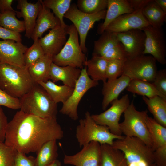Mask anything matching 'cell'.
<instances>
[{
	"instance_id": "5b68a950",
	"label": "cell",
	"mask_w": 166,
	"mask_h": 166,
	"mask_svg": "<svg viewBox=\"0 0 166 166\" xmlns=\"http://www.w3.org/2000/svg\"><path fill=\"white\" fill-rule=\"evenodd\" d=\"M124 136L114 135L107 126L97 124L88 111L84 119L80 120L76 128V137L80 147L91 141L111 146L114 140L122 139Z\"/></svg>"
},
{
	"instance_id": "d4e9b609",
	"label": "cell",
	"mask_w": 166,
	"mask_h": 166,
	"mask_svg": "<svg viewBox=\"0 0 166 166\" xmlns=\"http://www.w3.org/2000/svg\"><path fill=\"white\" fill-rule=\"evenodd\" d=\"M100 166H127L123 153L107 144H101Z\"/></svg>"
},
{
	"instance_id": "484cf974",
	"label": "cell",
	"mask_w": 166,
	"mask_h": 166,
	"mask_svg": "<svg viewBox=\"0 0 166 166\" xmlns=\"http://www.w3.org/2000/svg\"><path fill=\"white\" fill-rule=\"evenodd\" d=\"M46 91L53 101L56 104L66 101L71 95L74 88L67 86L58 85L50 80L38 83Z\"/></svg>"
},
{
	"instance_id": "f546056e",
	"label": "cell",
	"mask_w": 166,
	"mask_h": 166,
	"mask_svg": "<svg viewBox=\"0 0 166 166\" xmlns=\"http://www.w3.org/2000/svg\"><path fill=\"white\" fill-rule=\"evenodd\" d=\"M144 16L151 25L161 28L166 20V13L160 7L155 0H152L143 9Z\"/></svg>"
},
{
	"instance_id": "9a60e30c",
	"label": "cell",
	"mask_w": 166,
	"mask_h": 166,
	"mask_svg": "<svg viewBox=\"0 0 166 166\" xmlns=\"http://www.w3.org/2000/svg\"><path fill=\"white\" fill-rule=\"evenodd\" d=\"M117 34L118 40L124 46L127 59L143 54L146 35L142 30L133 29Z\"/></svg>"
},
{
	"instance_id": "3957f363",
	"label": "cell",
	"mask_w": 166,
	"mask_h": 166,
	"mask_svg": "<svg viewBox=\"0 0 166 166\" xmlns=\"http://www.w3.org/2000/svg\"><path fill=\"white\" fill-rule=\"evenodd\" d=\"M19 99L20 110L24 113L43 118H57V104L38 83Z\"/></svg>"
},
{
	"instance_id": "8fae6325",
	"label": "cell",
	"mask_w": 166,
	"mask_h": 166,
	"mask_svg": "<svg viewBox=\"0 0 166 166\" xmlns=\"http://www.w3.org/2000/svg\"><path fill=\"white\" fill-rule=\"evenodd\" d=\"M110 104L111 106L107 110L99 114L92 115L91 117L97 124L107 126L113 134L122 136L119 121L121 115L130 104L128 95L125 94Z\"/></svg>"
},
{
	"instance_id": "44dd1931",
	"label": "cell",
	"mask_w": 166,
	"mask_h": 166,
	"mask_svg": "<svg viewBox=\"0 0 166 166\" xmlns=\"http://www.w3.org/2000/svg\"><path fill=\"white\" fill-rule=\"evenodd\" d=\"M81 72L80 69L71 66H60L53 62L49 70V80L54 83L61 81L64 85L74 88Z\"/></svg>"
},
{
	"instance_id": "f907efd6",
	"label": "cell",
	"mask_w": 166,
	"mask_h": 166,
	"mask_svg": "<svg viewBox=\"0 0 166 166\" xmlns=\"http://www.w3.org/2000/svg\"><path fill=\"white\" fill-rule=\"evenodd\" d=\"M1 64V62H0V67Z\"/></svg>"
},
{
	"instance_id": "d6986e66",
	"label": "cell",
	"mask_w": 166,
	"mask_h": 166,
	"mask_svg": "<svg viewBox=\"0 0 166 166\" xmlns=\"http://www.w3.org/2000/svg\"><path fill=\"white\" fill-rule=\"evenodd\" d=\"M130 80L128 77L122 75L115 80L107 81L103 83L102 90L103 110H105L112 101L118 99L120 94L126 88Z\"/></svg>"
},
{
	"instance_id": "db71d44e",
	"label": "cell",
	"mask_w": 166,
	"mask_h": 166,
	"mask_svg": "<svg viewBox=\"0 0 166 166\" xmlns=\"http://www.w3.org/2000/svg\"><path fill=\"white\" fill-rule=\"evenodd\" d=\"M156 166H157V165H156Z\"/></svg>"
},
{
	"instance_id": "7a4b0ae2",
	"label": "cell",
	"mask_w": 166,
	"mask_h": 166,
	"mask_svg": "<svg viewBox=\"0 0 166 166\" xmlns=\"http://www.w3.org/2000/svg\"><path fill=\"white\" fill-rule=\"evenodd\" d=\"M35 83L25 67L1 64L0 88L10 96L19 99L27 93Z\"/></svg>"
},
{
	"instance_id": "9c48e42d",
	"label": "cell",
	"mask_w": 166,
	"mask_h": 166,
	"mask_svg": "<svg viewBox=\"0 0 166 166\" xmlns=\"http://www.w3.org/2000/svg\"><path fill=\"white\" fill-rule=\"evenodd\" d=\"M156 61L150 55L142 54L127 59L122 75L132 79H139L150 83L153 81L157 71Z\"/></svg>"
},
{
	"instance_id": "30bf717a",
	"label": "cell",
	"mask_w": 166,
	"mask_h": 166,
	"mask_svg": "<svg viewBox=\"0 0 166 166\" xmlns=\"http://www.w3.org/2000/svg\"><path fill=\"white\" fill-rule=\"evenodd\" d=\"M98 85V81L92 79L87 74L86 66L82 69L73 93L67 101L63 104L60 110V113L73 120H77L79 118L77 108L81 98L89 90Z\"/></svg>"
},
{
	"instance_id": "bcb514c9",
	"label": "cell",
	"mask_w": 166,
	"mask_h": 166,
	"mask_svg": "<svg viewBox=\"0 0 166 166\" xmlns=\"http://www.w3.org/2000/svg\"><path fill=\"white\" fill-rule=\"evenodd\" d=\"M13 0H0V12L2 13L9 11H15L12 7Z\"/></svg>"
},
{
	"instance_id": "277c9868",
	"label": "cell",
	"mask_w": 166,
	"mask_h": 166,
	"mask_svg": "<svg viewBox=\"0 0 166 166\" xmlns=\"http://www.w3.org/2000/svg\"><path fill=\"white\" fill-rule=\"evenodd\" d=\"M111 146L123 153L127 166H154L153 151L143 141L135 137L124 136L114 141Z\"/></svg>"
},
{
	"instance_id": "cb8c5ba5",
	"label": "cell",
	"mask_w": 166,
	"mask_h": 166,
	"mask_svg": "<svg viewBox=\"0 0 166 166\" xmlns=\"http://www.w3.org/2000/svg\"><path fill=\"white\" fill-rule=\"evenodd\" d=\"M52 62V57L45 55L28 68L29 73L35 83L49 80V72Z\"/></svg>"
},
{
	"instance_id": "681fc988",
	"label": "cell",
	"mask_w": 166,
	"mask_h": 166,
	"mask_svg": "<svg viewBox=\"0 0 166 166\" xmlns=\"http://www.w3.org/2000/svg\"><path fill=\"white\" fill-rule=\"evenodd\" d=\"M48 166H61V163L59 160L57 159Z\"/></svg>"
},
{
	"instance_id": "60d3db41",
	"label": "cell",
	"mask_w": 166,
	"mask_h": 166,
	"mask_svg": "<svg viewBox=\"0 0 166 166\" xmlns=\"http://www.w3.org/2000/svg\"><path fill=\"white\" fill-rule=\"evenodd\" d=\"M102 57L108 60L127 59L124 48L121 43L108 51Z\"/></svg>"
},
{
	"instance_id": "4dcf8cb0",
	"label": "cell",
	"mask_w": 166,
	"mask_h": 166,
	"mask_svg": "<svg viewBox=\"0 0 166 166\" xmlns=\"http://www.w3.org/2000/svg\"><path fill=\"white\" fill-rule=\"evenodd\" d=\"M126 89L130 92L148 98L158 96L166 100V97L159 93L152 83L147 81L139 79L131 80Z\"/></svg>"
},
{
	"instance_id": "8992f818",
	"label": "cell",
	"mask_w": 166,
	"mask_h": 166,
	"mask_svg": "<svg viewBox=\"0 0 166 166\" xmlns=\"http://www.w3.org/2000/svg\"><path fill=\"white\" fill-rule=\"evenodd\" d=\"M124 113V120L119 124L122 133L126 136L138 138L154 151L153 143L146 123L147 110H137L132 101Z\"/></svg>"
},
{
	"instance_id": "ffe728a7",
	"label": "cell",
	"mask_w": 166,
	"mask_h": 166,
	"mask_svg": "<svg viewBox=\"0 0 166 166\" xmlns=\"http://www.w3.org/2000/svg\"><path fill=\"white\" fill-rule=\"evenodd\" d=\"M107 10L105 20L98 26L97 32L101 34L107 26L115 19L134 11L128 0H108Z\"/></svg>"
},
{
	"instance_id": "e575fe53",
	"label": "cell",
	"mask_w": 166,
	"mask_h": 166,
	"mask_svg": "<svg viewBox=\"0 0 166 166\" xmlns=\"http://www.w3.org/2000/svg\"><path fill=\"white\" fill-rule=\"evenodd\" d=\"M108 0H78L77 4L78 9L88 14H93L106 10Z\"/></svg>"
},
{
	"instance_id": "74e56055",
	"label": "cell",
	"mask_w": 166,
	"mask_h": 166,
	"mask_svg": "<svg viewBox=\"0 0 166 166\" xmlns=\"http://www.w3.org/2000/svg\"><path fill=\"white\" fill-rule=\"evenodd\" d=\"M18 151L0 141V166H14Z\"/></svg>"
},
{
	"instance_id": "7dc6e473",
	"label": "cell",
	"mask_w": 166,
	"mask_h": 166,
	"mask_svg": "<svg viewBox=\"0 0 166 166\" xmlns=\"http://www.w3.org/2000/svg\"><path fill=\"white\" fill-rule=\"evenodd\" d=\"M135 10L143 8L152 0H128Z\"/></svg>"
},
{
	"instance_id": "4fadbf2b",
	"label": "cell",
	"mask_w": 166,
	"mask_h": 166,
	"mask_svg": "<svg viewBox=\"0 0 166 166\" xmlns=\"http://www.w3.org/2000/svg\"><path fill=\"white\" fill-rule=\"evenodd\" d=\"M82 147L81 150L75 154H65L64 163L75 166H100L101 144L97 142L91 141Z\"/></svg>"
},
{
	"instance_id": "1f68e13d",
	"label": "cell",
	"mask_w": 166,
	"mask_h": 166,
	"mask_svg": "<svg viewBox=\"0 0 166 166\" xmlns=\"http://www.w3.org/2000/svg\"><path fill=\"white\" fill-rule=\"evenodd\" d=\"M146 123L153 143L154 151L166 144V127L148 115L146 117Z\"/></svg>"
},
{
	"instance_id": "83f0119b",
	"label": "cell",
	"mask_w": 166,
	"mask_h": 166,
	"mask_svg": "<svg viewBox=\"0 0 166 166\" xmlns=\"http://www.w3.org/2000/svg\"><path fill=\"white\" fill-rule=\"evenodd\" d=\"M57 140L45 143L36 153L35 166H48L57 159L58 156Z\"/></svg>"
},
{
	"instance_id": "52a82bcc",
	"label": "cell",
	"mask_w": 166,
	"mask_h": 166,
	"mask_svg": "<svg viewBox=\"0 0 166 166\" xmlns=\"http://www.w3.org/2000/svg\"><path fill=\"white\" fill-rule=\"evenodd\" d=\"M67 31L69 38L60 52L52 57L53 62L60 66L82 69L87 59L81 47L78 33L73 24L68 25Z\"/></svg>"
},
{
	"instance_id": "ba28073f",
	"label": "cell",
	"mask_w": 166,
	"mask_h": 166,
	"mask_svg": "<svg viewBox=\"0 0 166 166\" xmlns=\"http://www.w3.org/2000/svg\"><path fill=\"white\" fill-rule=\"evenodd\" d=\"M106 12L105 10L93 14L85 13L79 10L77 4L73 3L65 13L64 17L73 22L77 31L80 45L84 53L87 51L85 42L89 30L93 27L96 22L105 19Z\"/></svg>"
},
{
	"instance_id": "f1b7e54d",
	"label": "cell",
	"mask_w": 166,
	"mask_h": 166,
	"mask_svg": "<svg viewBox=\"0 0 166 166\" xmlns=\"http://www.w3.org/2000/svg\"><path fill=\"white\" fill-rule=\"evenodd\" d=\"M101 35L94 42L93 53L102 57L108 51L121 43L116 33L105 30Z\"/></svg>"
},
{
	"instance_id": "d6a6232c",
	"label": "cell",
	"mask_w": 166,
	"mask_h": 166,
	"mask_svg": "<svg viewBox=\"0 0 166 166\" xmlns=\"http://www.w3.org/2000/svg\"><path fill=\"white\" fill-rule=\"evenodd\" d=\"M43 3L45 7L51 10L55 16L59 20L61 26L66 27L67 25L64 22L65 13L71 5V0H44Z\"/></svg>"
},
{
	"instance_id": "7c38bea8",
	"label": "cell",
	"mask_w": 166,
	"mask_h": 166,
	"mask_svg": "<svg viewBox=\"0 0 166 166\" xmlns=\"http://www.w3.org/2000/svg\"><path fill=\"white\" fill-rule=\"evenodd\" d=\"M145 34L146 39L143 54H149L162 65L166 63V44L162 27L149 26L142 29Z\"/></svg>"
},
{
	"instance_id": "b9f144b4",
	"label": "cell",
	"mask_w": 166,
	"mask_h": 166,
	"mask_svg": "<svg viewBox=\"0 0 166 166\" xmlns=\"http://www.w3.org/2000/svg\"><path fill=\"white\" fill-rule=\"evenodd\" d=\"M35 158L18 152L14 166H35Z\"/></svg>"
},
{
	"instance_id": "e0dca14e",
	"label": "cell",
	"mask_w": 166,
	"mask_h": 166,
	"mask_svg": "<svg viewBox=\"0 0 166 166\" xmlns=\"http://www.w3.org/2000/svg\"><path fill=\"white\" fill-rule=\"evenodd\" d=\"M28 48L22 42L11 40L0 41V62L1 64L25 67L24 57Z\"/></svg>"
},
{
	"instance_id": "836d02e7",
	"label": "cell",
	"mask_w": 166,
	"mask_h": 166,
	"mask_svg": "<svg viewBox=\"0 0 166 166\" xmlns=\"http://www.w3.org/2000/svg\"><path fill=\"white\" fill-rule=\"evenodd\" d=\"M15 10L9 11L0 14V25L12 31L20 33L25 31L23 20H20L16 17Z\"/></svg>"
},
{
	"instance_id": "4316f807",
	"label": "cell",
	"mask_w": 166,
	"mask_h": 166,
	"mask_svg": "<svg viewBox=\"0 0 166 166\" xmlns=\"http://www.w3.org/2000/svg\"><path fill=\"white\" fill-rule=\"evenodd\" d=\"M142 99L153 118L166 127V100L158 96L151 98L143 96Z\"/></svg>"
},
{
	"instance_id": "f35d334b",
	"label": "cell",
	"mask_w": 166,
	"mask_h": 166,
	"mask_svg": "<svg viewBox=\"0 0 166 166\" xmlns=\"http://www.w3.org/2000/svg\"><path fill=\"white\" fill-rule=\"evenodd\" d=\"M156 89L166 97V69L157 70L153 81L152 83Z\"/></svg>"
},
{
	"instance_id": "ac0fdd59",
	"label": "cell",
	"mask_w": 166,
	"mask_h": 166,
	"mask_svg": "<svg viewBox=\"0 0 166 166\" xmlns=\"http://www.w3.org/2000/svg\"><path fill=\"white\" fill-rule=\"evenodd\" d=\"M17 8L20 11H15L18 18H23L25 27V36L31 38L32 34L38 14L42 6V0L35 3L28 2L27 0H18Z\"/></svg>"
},
{
	"instance_id": "c3c4849f",
	"label": "cell",
	"mask_w": 166,
	"mask_h": 166,
	"mask_svg": "<svg viewBox=\"0 0 166 166\" xmlns=\"http://www.w3.org/2000/svg\"><path fill=\"white\" fill-rule=\"evenodd\" d=\"M155 1L160 7L166 13V0H155Z\"/></svg>"
},
{
	"instance_id": "603a6c76",
	"label": "cell",
	"mask_w": 166,
	"mask_h": 166,
	"mask_svg": "<svg viewBox=\"0 0 166 166\" xmlns=\"http://www.w3.org/2000/svg\"><path fill=\"white\" fill-rule=\"evenodd\" d=\"M108 61L102 57L92 53L91 59L87 60L85 63L88 75L94 81H101L103 83L106 82V70Z\"/></svg>"
},
{
	"instance_id": "7402d4cb",
	"label": "cell",
	"mask_w": 166,
	"mask_h": 166,
	"mask_svg": "<svg viewBox=\"0 0 166 166\" xmlns=\"http://www.w3.org/2000/svg\"><path fill=\"white\" fill-rule=\"evenodd\" d=\"M42 6L31 37L34 41L41 38L43 33L48 29H51L61 23L50 10L45 6L42 0Z\"/></svg>"
},
{
	"instance_id": "f5cc1de1",
	"label": "cell",
	"mask_w": 166,
	"mask_h": 166,
	"mask_svg": "<svg viewBox=\"0 0 166 166\" xmlns=\"http://www.w3.org/2000/svg\"><path fill=\"white\" fill-rule=\"evenodd\" d=\"M1 14V13H0V14Z\"/></svg>"
},
{
	"instance_id": "8d00e7d4",
	"label": "cell",
	"mask_w": 166,
	"mask_h": 166,
	"mask_svg": "<svg viewBox=\"0 0 166 166\" xmlns=\"http://www.w3.org/2000/svg\"><path fill=\"white\" fill-rule=\"evenodd\" d=\"M125 61L118 59L108 60L106 70L107 81L115 80L122 75Z\"/></svg>"
},
{
	"instance_id": "5bb4252c",
	"label": "cell",
	"mask_w": 166,
	"mask_h": 166,
	"mask_svg": "<svg viewBox=\"0 0 166 166\" xmlns=\"http://www.w3.org/2000/svg\"><path fill=\"white\" fill-rule=\"evenodd\" d=\"M143 8L120 16L112 21L105 30L117 33L133 29L142 30L151 26L142 14Z\"/></svg>"
},
{
	"instance_id": "ee69618b",
	"label": "cell",
	"mask_w": 166,
	"mask_h": 166,
	"mask_svg": "<svg viewBox=\"0 0 166 166\" xmlns=\"http://www.w3.org/2000/svg\"><path fill=\"white\" fill-rule=\"evenodd\" d=\"M0 38L4 40H11L17 42H22L21 35L0 25Z\"/></svg>"
},
{
	"instance_id": "6da1fadb",
	"label": "cell",
	"mask_w": 166,
	"mask_h": 166,
	"mask_svg": "<svg viewBox=\"0 0 166 166\" xmlns=\"http://www.w3.org/2000/svg\"><path fill=\"white\" fill-rule=\"evenodd\" d=\"M63 136L57 118H43L20 110L8 122L4 142L26 154L37 153L46 142Z\"/></svg>"
},
{
	"instance_id": "f6af8a7d",
	"label": "cell",
	"mask_w": 166,
	"mask_h": 166,
	"mask_svg": "<svg viewBox=\"0 0 166 166\" xmlns=\"http://www.w3.org/2000/svg\"><path fill=\"white\" fill-rule=\"evenodd\" d=\"M8 122L4 111L0 106V141L4 142Z\"/></svg>"
},
{
	"instance_id": "7bdbcfd3",
	"label": "cell",
	"mask_w": 166,
	"mask_h": 166,
	"mask_svg": "<svg viewBox=\"0 0 166 166\" xmlns=\"http://www.w3.org/2000/svg\"><path fill=\"white\" fill-rule=\"evenodd\" d=\"M155 163L157 166H166V144L157 148L153 151Z\"/></svg>"
},
{
	"instance_id": "2e32d148",
	"label": "cell",
	"mask_w": 166,
	"mask_h": 166,
	"mask_svg": "<svg viewBox=\"0 0 166 166\" xmlns=\"http://www.w3.org/2000/svg\"><path fill=\"white\" fill-rule=\"evenodd\" d=\"M67 26L63 27L59 23L38 39L45 55L53 57L60 52L67 41Z\"/></svg>"
},
{
	"instance_id": "816d5d0a",
	"label": "cell",
	"mask_w": 166,
	"mask_h": 166,
	"mask_svg": "<svg viewBox=\"0 0 166 166\" xmlns=\"http://www.w3.org/2000/svg\"><path fill=\"white\" fill-rule=\"evenodd\" d=\"M154 166H156V165H154Z\"/></svg>"
},
{
	"instance_id": "d590c367",
	"label": "cell",
	"mask_w": 166,
	"mask_h": 166,
	"mask_svg": "<svg viewBox=\"0 0 166 166\" xmlns=\"http://www.w3.org/2000/svg\"><path fill=\"white\" fill-rule=\"evenodd\" d=\"M34 41L33 45L28 48L24 55V65L27 69L45 55L39 42L38 39Z\"/></svg>"
},
{
	"instance_id": "ab89813d",
	"label": "cell",
	"mask_w": 166,
	"mask_h": 166,
	"mask_svg": "<svg viewBox=\"0 0 166 166\" xmlns=\"http://www.w3.org/2000/svg\"><path fill=\"white\" fill-rule=\"evenodd\" d=\"M0 106L13 109H20L19 99L13 97L0 88Z\"/></svg>"
}]
</instances>
